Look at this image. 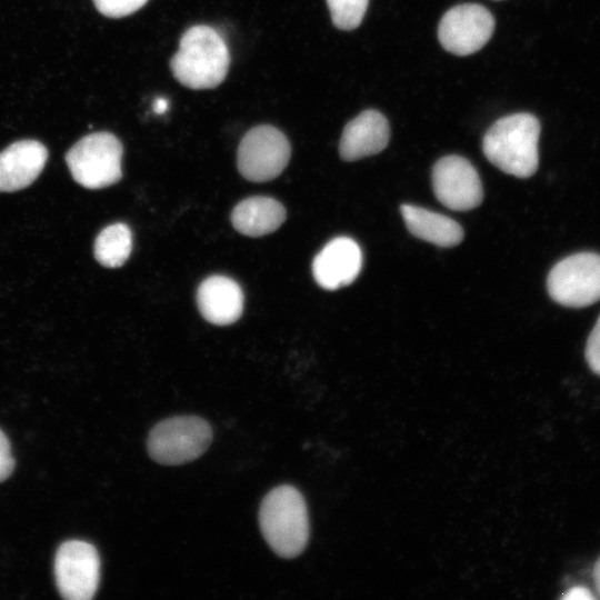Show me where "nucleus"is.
I'll return each instance as SVG.
<instances>
[{"mask_svg": "<svg viewBox=\"0 0 600 600\" xmlns=\"http://www.w3.org/2000/svg\"><path fill=\"white\" fill-rule=\"evenodd\" d=\"M230 53L222 37L213 28L198 24L181 37L179 49L170 60L174 78L196 90L218 87L228 73Z\"/></svg>", "mask_w": 600, "mask_h": 600, "instance_id": "obj_1", "label": "nucleus"}, {"mask_svg": "<svg viewBox=\"0 0 600 600\" xmlns=\"http://www.w3.org/2000/svg\"><path fill=\"white\" fill-rule=\"evenodd\" d=\"M539 120L531 113H513L497 120L486 132L482 150L501 171L529 178L538 169Z\"/></svg>", "mask_w": 600, "mask_h": 600, "instance_id": "obj_2", "label": "nucleus"}, {"mask_svg": "<svg viewBox=\"0 0 600 600\" xmlns=\"http://www.w3.org/2000/svg\"><path fill=\"white\" fill-rule=\"evenodd\" d=\"M259 524L269 547L286 559L296 558L309 539V518L302 494L288 484L266 494L259 510Z\"/></svg>", "mask_w": 600, "mask_h": 600, "instance_id": "obj_3", "label": "nucleus"}, {"mask_svg": "<svg viewBox=\"0 0 600 600\" xmlns=\"http://www.w3.org/2000/svg\"><path fill=\"white\" fill-rule=\"evenodd\" d=\"M123 148L110 132H94L80 139L66 154L72 178L88 189H101L122 177Z\"/></svg>", "mask_w": 600, "mask_h": 600, "instance_id": "obj_4", "label": "nucleus"}, {"mask_svg": "<svg viewBox=\"0 0 600 600\" xmlns=\"http://www.w3.org/2000/svg\"><path fill=\"white\" fill-rule=\"evenodd\" d=\"M212 441V429L202 418L179 416L164 419L150 431L148 453L156 462L177 466L199 458Z\"/></svg>", "mask_w": 600, "mask_h": 600, "instance_id": "obj_5", "label": "nucleus"}, {"mask_svg": "<svg viewBox=\"0 0 600 600\" xmlns=\"http://www.w3.org/2000/svg\"><path fill=\"white\" fill-rule=\"evenodd\" d=\"M552 300L570 308L588 307L600 300V254L579 252L556 263L547 278Z\"/></svg>", "mask_w": 600, "mask_h": 600, "instance_id": "obj_6", "label": "nucleus"}, {"mask_svg": "<svg viewBox=\"0 0 600 600\" xmlns=\"http://www.w3.org/2000/svg\"><path fill=\"white\" fill-rule=\"evenodd\" d=\"M290 156V142L279 129L269 124L257 126L243 136L239 144L238 170L249 181H269L284 170Z\"/></svg>", "mask_w": 600, "mask_h": 600, "instance_id": "obj_7", "label": "nucleus"}, {"mask_svg": "<svg viewBox=\"0 0 600 600\" xmlns=\"http://www.w3.org/2000/svg\"><path fill=\"white\" fill-rule=\"evenodd\" d=\"M54 577L57 588L64 599H91L100 579L98 551L86 541L63 542L56 553Z\"/></svg>", "mask_w": 600, "mask_h": 600, "instance_id": "obj_8", "label": "nucleus"}, {"mask_svg": "<svg viewBox=\"0 0 600 600\" xmlns=\"http://www.w3.org/2000/svg\"><path fill=\"white\" fill-rule=\"evenodd\" d=\"M494 18L477 3L459 4L448 10L438 27L441 46L456 56H468L480 50L491 38Z\"/></svg>", "mask_w": 600, "mask_h": 600, "instance_id": "obj_9", "label": "nucleus"}, {"mask_svg": "<svg viewBox=\"0 0 600 600\" xmlns=\"http://www.w3.org/2000/svg\"><path fill=\"white\" fill-rule=\"evenodd\" d=\"M432 187L437 199L457 211L473 209L483 198L477 170L459 156H447L437 161L432 170Z\"/></svg>", "mask_w": 600, "mask_h": 600, "instance_id": "obj_10", "label": "nucleus"}, {"mask_svg": "<svg viewBox=\"0 0 600 600\" xmlns=\"http://www.w3.org/2000/svg\"><path fill=\"white\" fill-rule=\"evenodd\" d=\"M362 267V252L348 237L329 241L314 257L312 274L316 282L327 290L348 286L358 277Z\"/></svg>", "mask_w": 600, "mask_h": 600, "instance_id": "obj_11", "label": "nucleus"}, {"mask_svg": "<svg viewBox=\"0 0 600 600\" xmlns=\"http://www.w3.org/2000/svg\"><path fill=\"white\" fill-rule=\"evenodd\" d=\"M48 159L47 148L37 140H20L0 152V192H13L30 186Z\"/></svg>", "mask_w": 600, "mask_h": 600, "instance_id": "obj_12", "label": "nucleus"}, {"mask_svg": "<svg viewBox=\"0 0 600 600\" xmlns=\"http://www.w3.org/2000/svg\"><path fill=\"white\" fill-rule=\"evenodd\" d=\"M390 138L389 123L377 110H366L348 122L339 142L343 160L354 161L382 151Z\"/></svg>", "mask_w": 600, "mask_h": 600, "instance_id": "obj_13", "label": "nucleus"}, {"mask_svg": "<svg viewBox=\"0 0 600 600\" xmlns=\"http://www.w3.org/2000/svg\"><path fill=\"white\" fill-rule=\"evenodd\" d=\"M197 304L208 322L227 326L241 317L243 293L233 279L224 276H211L199 286Z\"/></svg>", "mask_w": 600, "mask_h": 600, "instance_id": "obj_14", "label": "nucleus"}, {"mask_svg": "<svg viewBox=\"0 0 600 600\" xmlns=\"http://www.w3.org/2000/svg\"><path fill=\"white\" fill-rule=\"evenodd\" d=\"M286 220V209L276 199L250 197L232 210L231 222L237 231L249 237H261L276 231Z\"/></svg>", "mask_w": 600, "mask_h": 600, "instance_id": "obj_15", "label": "nucleus"}, {"mask_svg": "<svg viewBox=\"0 0 600 600\" xmlns=\"http://www.w3.org/2000/svg\"><path fill=\"white\" fill-rule=\"evenodd\" d=\"M400 211L407 229L419 239L443 248L463 239L461 226L449 217L411 204L401 206Z\"/></svg>", "mask_w": 600, "mask_h": 600, "instance_id": "obj_16", "label": "nucleus"}, {"mask_svg": "<svg viewBox=\"0 0 600 600\" xmlns=\"http://www.w3.org/2000/svg\"><path fill=\"white\" fill-rule=\"evenodd\" d=\"M132 250V232L124 223L106 227L96 238L94 257L107 268H118L129 258Z\"/></svg>", "mask_w": 600, "mask_h": 600, "instance_id": "obj_17", "label": "nucleus"}, {"mask_svg": "<svg viewBox=\"0 0 600 600\" xmlns=\"http://www.w3.org/2000/svg\"><path fill=\"white\" fill-rule=\"evenodd\" d=\"M369 0H327L333 24L340 30L359 27Z\"/></svg>", "mask_w": 600, "mask_h": 600, "instance_id": "obj_18", "label": "nucleus"}, {"mask_svg": "<svg viewBox=\"0 0 600 600\" xmlns=\"http://www.w3.org/2000/svg\"><path fill=\"white\" fill-rule=\"evenodd\" d=\"M148 0H93L97 10L109 18L129 16L142 8Z\"/></svg>", "mask_w": 600, "mask_h": 600, "instance_id": "obj_19", "label": "nucleus"}, {"mask_svg": "<svg viewBox=\"0 0 600 600\" xmlns=\"http://www.w3.org/2000/svg\"><path fill=\"white\" fill-rule=\"evenodd\" d=\"M586 359L590 369L600 376V317L587 340Z\"/></svg>", "mask_w": 600, "mask_h": 600, "instance_id": "obj_20", "label": "nucleus"}, {"mask_svg": "<svg viewBox=\"0 0 600 600\" xmlns=\"http://www.w3.org/2000/svg\"><path fill=\"white\" fill-rule=\"evenodd\" d=\"M14 468L10 443L6 434L0 430V482L6 480Z\"/></svg>", "mask_w": 600, "mask_h": 600, "instance_id": "obj_21", "label": "nucleus"}, {"mask_svg": "<svg viewBox=\"0 0 600 600\" xmlns=\"http://www.w3.org/2000/svg\"><path fill=\"white\" fill-rule=\"evenodd\" d=\"M561 598L564 600H592L594 596L589 589L578 586L569 589Z\"/></svg>", "mask_w": 600, "mask_h": 600, "instance_id": "obj_22", "label": "nucleus"}, {"mask_svg": "<svg viewBox=\"0 0 600 600\" xmlns=\"http://www.w3.org/2000/svg\"><path fill=\"white\" fill-rule=\"evenodd\" d=\"M168 107V101L164 98H157L153 102V111L157 114L164 113Z\"/></svg>", "mask_w": 600, "mask_h": 600, "instance_id": "obj_23", "label": "nucleus"}, {"mask_svg": "<svg viewBox=\"0 0 600 600\" xmlns=\"http://www.w3.org/2000/svg\"><path fill=\"white\" fill-rule=\"evenodd\" d=\"M593 581L597 593L600 597V558L597 560L593 568Z\"/></svg>", "mask_w": 600, "mask_h": 600, "instance_id": "obj_24", "label": "nucleus"}]
</instances>
